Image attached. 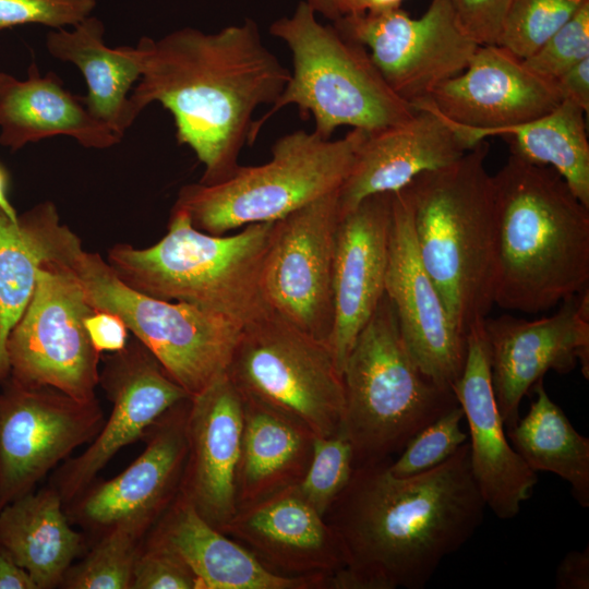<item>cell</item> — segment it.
Listing matches in <instances>:
<instances>
[{
	"mask_svg": "<svg viewBox=\"0 0 589 589\" xmlns=\"http://www.w3.org/2000/svg\"><path fill=\"white\" fill-rule=\"evenodd\" d=\"M338 192L274 221L263 269L272 310L327 344L333 326V262Z\"/></svg>",
	"mask_w": 589,
	"mask_h": 589,
	"instance_id": "obj_15",
	"label": "cell"
},
{
	"mask_svg": "<svg viewBox=\"0 0 589 589\" xmlns=\"http://www.w3.org/2000/svg\"><path fill=\"white\" fill-rule=\"evenodd\" d=\"M273 224L216 236L195 228L188 213L173 205L159 241L143 249L116 243L107 262L140 292L192 304L244 327L273 312L263 288Z\"/></svg>",
	"mask_w": 589,
	"mask_h": 589,
	"instance_id": "obj_5",
	"label": "cell"
},
{
	"mask_svg": "<svg viewBox=\"0 0 589 589\" xmlns=\"http://www.w3.org/2000/svg\"><path fill=\"white\" fill-rule=\"evenodd\" d=\"M0 589H37L31 575L0 544Z\"/></svg>",
	"mask_w": 589,
	"mask_h": 589,
	"instance_id": "obj_44",
	"label": "cell"
},
{
	"mask_svg": "<svg viewBox=\"0 0 589 589\" xmlns=\"http://www.w3.org/2000/svg\"><path fill=\"white\" fill-rule=\"evenodd\" d=\"M465 419L460 405L455 406L421 429L390 460L389 471L399 478L411 477L433 469L450 458L467 442L461 429Z\"/></svg>",
	"mask_w": 589,
	"mask_h": 589,
	"instance_id": "obj_36",
	"label": "cell"
},
{
	"mask_svg": "<svg viewBox=\"0 0 589 589\" xmlns=\"http://www.w3.org/2000/svg\"><path fill=\"white\" fill-rule=\"evenodd\" d=\"M242 396L243 429L237 473V507H242L302 480L315 434L294 418Z\"/></svg>",
	"mask_w": 589,
	"mask_h": 589,
	"instance_id": "obj_27",
	"label": "cell"
},
{
	"mask_svg": "<svg viewBox=\"0 0 589 589\" xmlns=\"http://www.w3.org/2000/svg\"><path fill=\"white\" fill-rule=\"evenodd\" d=\"M492 177L494 304L538 313L589 288V207L554 169L514 155Z\"/></svg>",
	"mask_w": 589,
	"mask_h": 589,
	"instance_id": "obj_3",
	"label": "cell"
},
{
	"mask_svg": "<svg viewBox=\"0 0 589 589\" xmlns=\"http://www.w3.org/2000/svg\"><path fill=\"white\" fill-rule=\"evenodd\" d=\"M315 13L301 1L292 15L271 25V34L291 51L292 72L269 111L253 122L251 143L261 127L289 105L304 116L311 113L313 131L325 140L339 127L373 132L405 122L416 112L387 85L362 45L334 25L321 24Z\"/></svg>",
	"mask_w": 589,
	"mask_h": 589,
	"instance_id": "obj_7",
	"label": "cell"
},
{
	"mask_svg": "<svg viewBox=\"0 0 589 589\" xmlns=\"http://www.w3.org/2000/svg\"><path fill=\"white\" fill-rule=\"evenodd\" d=\"M341 432L354 467L392 459L429 423L459 405L453 389L429 378L411 358L395 309L383 296L342 369Z\"/></svg>",
	"mask_w": 589,
	"mask_h": 589,
	"instance_id": "obj_6",
	"label": "cell"
},
{
	"mask_svg": "<svg viewBox=\"0 0 589 589\" xmlns=\"http://www.w3.org/2000/svg\"><path fill=\"white\" fill-rule=\"evenodd\" d=\"M84 324L93 347L100 354L123 349L131 335L124 321L118 314L106 310L93 309Z\"/></svg>",
	"mask_w": 589,
	"mask_h": 589,
	"instance_id": "obj_41",
	"label": "cell"
},
{
	"mask_svg": "<svg viewBox=\"0 0 589 589\" xmlns=\"http://www.w3.org/2000/svg\"><path fill=\"white\" fill-rule=\"evenodd\" d=\"M562 100H569L586 113L589 110V58L569 68L555 81Z\"/></svg>",
	"mask_w": 589,
	"mask_h": 589,
	"instance_id": "obj_42",
	"label": "cell"
},
{
	"mask_svg": "<svg viewBox=\"0 0 589 589\" xmlns=\"http://www.w3.org/2000/svg\"><path fill=\"white\" fill-rule=\"evenodd\" d=\"M561 101L554 81L537 74L509 49L493 44L478 46L462 72L418 103L452 121L473 147L498 130L550 112Z\"/></svg>",
	"mask_w": 589,
	"mask_h": 589,
	"instance_id": "obj_18",
	"label": "cell"
},
{
	"mask_svg": "<svg viewBox=\"0 0 589 589\" xmlns=\"http://www.w3.org/2000/svg\"><path fill=\"white\" fill-rule=\"evenodd\" d=\"M527 414L507 430L514 449L533 470L556 474L570 485L575 501L589 507V438L579 434L548 395L543 378L531 388Z\"/></svg>",
	"mask_w": 589,
	"mask_h": 589,
	"instance_id": "obj_31",
	"label": "cell"
},
{
	"mask_svg": "<svg viewBox=\"0 0 589 589\" xmlns=\"http://www.w3.org/2000/svg\"><path fill=\"white\" fill-rule=\"evenodd\" d=\"M190 400L169 408L145 431V448L122 472L109 480L96 478L64 504L69 521L82 530L88 545L118 525L148 533L177 498L188 455Z\"/></svg>",
	"mask_w": 589,
	"mask_h": 589,
	"instance_id": "obj_14",
	"label": "cell"
},
{
	"mask_svg": "<svg viewBox=\"0 0 589 589\" xmlns=\"http://www.w3.org/2000/svg\"><path fill=\"white\" fill-rule=\"evenodd\" d=\"M147 532L118 525L93 540L65 572L62 589H131L135 563Z\"/></svg>",
	"mask_w": 589,
	"mask_h": 589,
	"instance_id": "obj_33",
	"label": "cell"
},
{
	"mask_svg": "<svg viewBox=\"0 0 589 589\" xmlns=\"http://www.w3.org/2000/svg\"><path fill=\"white\" fill-rule=\"evenodd\" d=\"M147 536L187 564L200 589H326L325 577L272 572L242 544L207 522L181 495Z\"/></svg>",
	"mask_w": 589,
	"mask_h": 589,
	"instance_id": "obj_25",
	"label": "cell"
},
{
	"mask_svg": "<svg viewBox=\"0 0 589 589\" xmlns=\"http://www.w3.org/2000/svg\"><path fill=\"white\" fill-rule=\"evenodd\" d=\"M95 7L96 0H0V29L24 24L74 26Z\"/></svg>",
	"mask_w": 589,
	"mask_h": 589,
	"instance_id": "obj_39",
	"label": "cell"
},
{
	"mask_svg": "<svg viewBox=\"0 0 589 589\" xmlns=\"http://www.w3.org/2000/svg\"><path fill=\"white\" fill-rule=\"evenodd\" d=\"M105 420L97 398L83 401L9 376L0 386V510L89 444Z\"/></svg>",
	"mask_w": 589,
	"mask_h": 589,
	"instance_id": "obj_13",
	"label": "cell"
},
{
	"mask_svg": "<svg viewBox=\"0 0 589 589\" xmlns=\"http://www.w3.org/2000/svg\"><path fill=\"white\" fill-rule=\"evenodd\" d=\"M101 361L98 386L112 409L85 450L51 472L48 484L64 504L92 483L119 450L142 440L165 411L190 397L132 334L123 349L101 354Z\"/></svg>",
	"mask_w": 589,
	"mask_h": 589,
	"instance_id": "obj_16",
	"label": "cell"
},
{
	"mask_svg": "<svg viewBox=\"0 0 589 589\" xmlns=\"http://www.w3.org/2000/svg\"><path fill=\"white\" fill-rule=\"evenodd\" d=\"M142 75L130 95L137 115L159 103L173 117L179 144L204 166L202 184L230 178L251 143L253 115L273 105L290 71L262 40L252 20L207 34L192 27L142 37Z\"/></svg>",
	"mask_w": 589,
	"mask_h": 589,
	"instance_id": "obj_2",
	"label": "cell"
},
{
	"mask_svg": "<svg viewBox=\"0 0 589 589\" xmlns=\"http://www.w3.org/2000/svg\"><path fill=\"white\" fill-rule=\"evenodd\" d=\"M226 372L241 395L294 418L316 436L341 431L342 374L328 345L274 311L242 328Z\"/></svg>",
	"mask_w": 589,
	"mask_h": 589,
	"instance_id": "obj_10",
	"label": "cell"
},
{
	"mask_svg": "<svg viewBox=\"0 0 589 589\" xmlns=\"http://www.w3.org/2000/svg\"><path fill=\"white\" fill-rule=\"evenodd\" d=\"M305 2L315 12H320L332 22H335L342 15L340 0H305Z\"/></svg>",
	"mask_w": 589,
	"mask_h": 589,
	"instance_id": "obj_46",
	"label": "cell"
},
{
	"mask_svg": "<svg viewBox=\"0 0 589 589\" xmlns=\"http://www.w3.org/2000/svg\"><path fill=\"white\" fill-rule=\"evenodd\" d=\"M67 261L88 304L118 314L190 396L227 371L242 326L192 304L131 288L98 253L85 251L82 241L71 248Z\"/></svg>",
	"mask_w": 589,
	"mask_h": 589,
	"instance_id": "obj_9",
	"label": "cell"
},
{
	"mask_svg": "<svg viewBox=\"0 0 589 589\" xmlns=\"http://www.w3.org/2000/svg\"><path fill=\"white\" fill-rule=\"evenodd\" d=\"M333 25L368 50L392 91L412 106L462 72L480 46L462 31L448 0H431L418 19L399 7L344 14Z\"/></svg>",
	"mask_w": 589,
	"mask_h": 589,
	"instance_id": "obj_12",
	"label": "cell"
},
{
	"mask_svg": "<svg viewBox=\"0 0 589 589\" xmlns=\"http://www.w3.org/2000/svg\"><path fill=\"white\" fill-rule=\"evenodd\" d=\"M557 589H589V546L570 551L556 568Z\"/></svg>",
	"mask_w": 589,
	"mask_h": 589,
	"instance_id": "obj_43",
	"label": "cell"
},
{
	"mask_svg": "<svg viewBox=\"0 0 589 589\" xmlns=\"http://www.w3.org/2000/svg\"><path fill=\"white\" fill-rule=\"evenodd\" d=\"M586 112L562 100L550 112L531 121L498 130L510 155L554 169L573 193L589 207V142Z\"/></svg>",
	"mask_w": 589,
	"mask_h": 589,
	"instance_id": "obj_32",
	"label": "cell"
},
{
	"mask_svg": "<svg viewBox=\"0 0 589 589\" xmlns=\"http://www.w3.org/2000/svg\"><path fill=\"white\" fill-rule=\"evenodd\" d=\"M242 429V396L227 372L191 396L188 455L179 495L217 529L238 509Z\"/></svg>",
	"mask_w": 589,
	"mask_h": 589,
	"instance_id": "obj_22",
	"label": "cell"
},
{
	"mask_svg": "<svg viewBox=\"0 0 589 589\" xmlns=\"http://www.w3.org/2000/svg\"><path fill=\"white\" fill-rule=\"evenodd\" d=\"M483 321L467 333L465 365L453 390L468 424L471 471L485 506L497 518L510 519L530 497L538 476L507 441L493 390Z\"/></svg>",
	"mask_w": 589,
	"mask_h": 589,
	"instance_id": "obj_20",
	"label": "cell"
},
{
	"mask_svg": "<svg viewBox=\"0 0 589 589\" xmlns=\"http://www.w3.org/2000/svg\"><path fill=\"white\" fill-rule=\"evenodd\" d=\"M587 58H589V3L524 60L537 74L555 81L569 68Z\"/></svg>",
	"mask_w": 589,
	"mask_h": 589,
	"instance_id": "obj_37",
	"label": "cell"
},
{
	"mask_svg": "<svg viewBox=\"0 0 589 589\" xmlns=\"http://www.w3.org/2000/svg\"><path fill=\"white\" fill-rule=\"evenodd\" d=\"M483 327L506 430L517 423L521 399L548 371L567 374L579 362L584 377H589V288L564 300L550 316L534 321L486 316Z\"/></svg>",
	"mask_w": 589,
	"mask_h": 589,
	"instance_id": "obj_17",
	"label": "cell"
},
{
	"mask_svg": "<svg viewBox=\"0 0 589 589\" xmlns=\"http://www.w3.org/2000/svg\"><path fill=\"white\" fill-rule=\"evenodd\" d=\"M393 193L363 199L339 220L333 262V326L327 345L342 374L347 357L385 294Z\"/></svg>",
	"mask_w": 589,
	"mask_h": 589,
	"instance_id": "obj_21",
	"label": "cell"
},
{
	"mask_svg": "<svg viewBox=\"0 0 589 589\" xmlns=\"http://www.w3.org/2000/svg\"><path fill=\"white\" fill-rule=\"evenodd\" d=\"M365 132L352 129L335 141L314 131L285 134L274 143L269 161L239 166L219 183L187 184L173 205L188 213L195 228L216 236L276 221L339 190Z\"/></svg>",
	"mask_w": 589,
	"mask_h": 589,
	"instance_id": "obj_8",
	"label": "cell"
},
{
	"mask_svg": "<svg viewBox=\"0 0 589 589\" xmlns=\"http://www.w3.org/2000/svg\"><path fill=\"white\" fill-rule=\"evenodd\" d=\"M131 589H200L187 564L168 546L146 536L133 572Z\"/></svg>",
	"mask_w": 589,
	"mask_h": 589,
	"instance_id": "obj_38",
	"label": "cell"
},
{
	"mask_svg": "<svg viewBox=\"0 0 589 589\" xmlns=\"http://www.w3.org/2000/svg\"><path fill=\"white\" fill-rule=\"evenodd\" d=\"M0 544L37 589L59 588L68 568L88 548L86 536L73 529L61 496L49 484L0 510Z\"/></svg>",
	"mask_w": 589,
	"mask_h": 589,
	"instance_id": "obj_30",
	"label": "cell"
},
{
	"mask_svg": "<svg viewBox=\"0 0 589 589\" xmlns=\"http://www.w3.org/2000/svg\"><path fill=\"white\" fill-rule=\"evenodd\" d=\"M75 236L50 201L17 219L0 208V386L10 376L8 338L33 297L38 268L60 255Z\"/></svg>",
	"mask_w": 589,
	"mask_h": 589,
	"instance_id": "obj_29",
	"label": "cell"
},
{
	"mask_svg": "<svg viewBox=\"0 0 589 589\" xmlns=\"http://www.w3.org/2000/svg\"><path fill=\"white\" fill-rule=\"evenodd\" d=\"M462 31L478 45L497 44L512 0H448Z\"/></svg>",
	"mask_w": 589,
	"mask_h": 589,
	"instance_id": "obj_40",
	"label": "cell"
},
{
	"mask_svg": "<svg viewBox=\"0 0 589 589\" xmlns=\"http://www.w3.org/2000/svg\"><path fill=\"white\" fill-rule=\"evenodd\" d=\"M58 135L97 149L111 147L121 140L88 111L82 96L63 87L55 72L41 75L34 61L28 65L26 80L0 72V145L14 152Z\"/></svg>",
	"mask_w": 589,
	"mask_h": 589,
	"instance_id": "obj_26",
	"label": "cell"
},
{
	"mask_svg": "<svg viewBox=\"0 0 589 589\" xmlns=\"http://www.w3.org/2000/svg\"><path fill=\"white\" fill-rule=\"evenodd\" d=\"M219 530L280 575L328 580L345 567L334 530L297 485L239 507Z\"/></svg>",
	"mask_w": 589,
	"mask_h": 589,
	"instance_id": "obj_24",
	"label": "cell"
},
{
	"mask_svg": "<svg viewBox=\"0 0 589 589\" xmlns=\"http://www.w3.org/2000/svg\"><path fill=\"white\" fill-rule=\"evenodd\" d=\"M76 237L37 272L33 297L7 342L10 376L26 386H50L93 400L101 354L93 347L85 317L93 311L67 257Z\"/></svg>",
	"mask_w": 589,
	"mask_h": 589,
	"instance_id": "obj_11",
	"label": "cell"
},
{
	"mask_svg": "<svg viewBox=\"0 0 589 589\" xmlns=\"http://www.w3.org/2000/svg\"><path fill=\"white\" fill-rule=\"evenodd\" d=\"M404 0H340L344 14L363 13L399 8Z\"/></svg>",
	"mask_w": 589,
	"mask_h": 589,
	"instance_id": "obj_45",
	"label": "cell"
},
{
	"mask_svg": "<svg viewBox=\"0 0 589 589\" xmlns=\"http://www.w3.org/2000/svg\"><path fill=\"white\" fill-rule=\"evenodd\" d=\"M104 34L103 22L88 15L73 31L49 32L46 46L52 57L80 69L87 84L85 106L121 139L139 116L130 91L142 75L141 53L136 46L108 47Z\"/></svg>",
	"mask_w": 589,
	"mask_h": 589,
	"instance_id": "obj_28",
	"label": "cell"
},
{
	"mask_svg": "<svg viewBox=\"0 0 589 589\" xmlns=\"http://www.w3.org/2000/svg\"><path fill=\"white\" fill-rule=\"evenodd\" d=\"M354 469L353 449L340 431L316 436L309 467L297 485L302 496L325 517L350 481Z\"/></svg>",
	"mask_w": 589,
	"mask_h": 589,
	"instance_id": "obj_35",
	"label": "cell"
},
{
	"mask_svg": "<svg viewBox=\"0 0 589 589\" xmlns=\"http://www.w3.org/2000/svg\"><path fill=\"white\" fill-rule=\"evenodd\" d=\"M589 0H512L496 45L526 59Z\"/></svg>",
	"mask_w": 589,
	"mask_h": 589,
	"instance_id": "obj_34",
	"label": "cell"
},
{
	"mask_svg": "<svg viewBox=\"0 0 589 589\" xmlns=\"http://www.w3.org/2000/svg\"><path fill=\"white\" fill-rule=\"evenodd\" d=\"M390 460L354 467L326 513L345 557L326 589H422L481 526L486 506L468 442L411 477L394 476Z\"/></svg>",
	"mask_w": 589,
	"mask_h": 589,
	"instance_id": "obj_1",
	"label": "cell"
},
{
	"mask_svg": "<svg viewBox=\"0 0 589 589\" xmlns=\"http://www.w3.org/2000/svg\"><path fill=\"white\" fill-rule=\"evenodd\" d=\"M485 140L405 188L421 262L464 337L494 304L495 195Z\"/></svg>",
	"mask_w": 589,
	"mask_h": 589,
	"instance_id": "obj_4",
	"label": "cell"
},
{
	"mask_svg": "<svg viewBox=\"0 0 589 589\" xmlns=\"http://www.w3.org/2000/svg\"><path fill=\"white\" fill-rule=\"evenodd\" d=\"M405 122L365 132L338 192L340 218L363 199L393 193L417 176L445 167L472 147L452 121L424 103Z\"/></svg>",
	"mask_w": 589,
	"mask_h": 589,
	"instance_id": "obj_23",
	"label": "cell"
},
{
	"mask_svg": "<svg viewBox=\"0 0 589 589\" xmlns=\"http://www.w3.org/2000/svg\"><path fill=\"white\" fill-rule=\"evenodd\" d=\"M9 176L5 168L0 164V208L11 218L17 219L19 215L8 199Z\"/></svg>",
	"mask_w": 589,
	"mask_h": 589,
	"instance_id": "obj_47",
	"label": "cell"
},
{
	"mask_svg": "<svg viewBox=\"0 0 589 589\" xmlns=\"http://www.w3.org/2000/svg\"><path fill=\"white\" fill-rule=\"evenodd\" d=\"M385 294L416 364L434 383L453 389L464 370L467 338L453 325L421 262L406 188L393 192Z\"/></svg>",
	"mask_w": 589,
	"mask_h": 589,
	"instance_id": "obj_19",
	"label": "cell"
}]
</instances>
